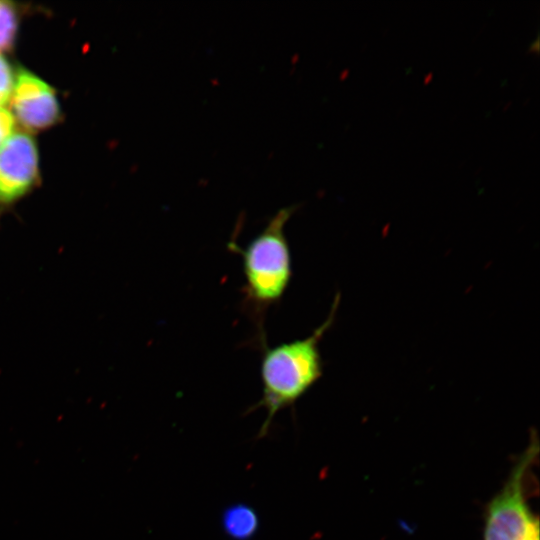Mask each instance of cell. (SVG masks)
Masks as SVG:
<instances>
[{
	"label": "cell",
	"mask_w": 540,
	"mask_h": 540,
	"mask_svg": "<svg viewBox=\"0 0 540 540\" xmlns=\"http://www.w3.org/2000/svg\"><path fill=\"white\" fill-rule=\"evenodd\" d=\"M337 304L338 297L326 321L311 335L273 347L264 345L260 365L262 397L254 409L261 407L267 413L258 438L268 434L277 413L293 406L322 376L319 343L334 321Z\"/></svg>",
	"instance_id": "1"
},
{
	"label": "cell",
	"mask_w": 540,
	"mask_h": 540,
	"mask_svg": "<svg viewBox=\"0 0 540 540\" xmlns=\"http://www.w3.org/2000/svg\"><path fill=\"white\" fill-rule=\"evenodd\" d=\"M295 209L281 208L245 247L234 241L228 243L229 250L242 259L244 304L258 323L261 315L281 300L292 279L291 251L284 228Z\"/></svg>",
	"instance_id": "2"
},
{
	"label": "cell",
	"mask_w": 540,
	"mask_h": 540,
	"mask_svg": "<svg viewBox=\"0 0 540 540\" xmlns=\"http://www.w3.org/2000/svg\"><path fill=\"white\" fill-rule=\"evenodd\" d=\"M538 452V440L533 436L486 508L484 540H539V519L532 512L526 494Z\"/></svg>",
	"instance_id": "3"
},
{
	"label": "cell",
	"mask_w": 540,
	"mask_h": 540,
	"mask_svg": "<svg viewBox=\"0 0 540 540\" xmlns=\"http://www.w3.org/2000/svg\"><path fill=\"white\" fill-rule=\"evenodd\" d=\"M10 96L12 116L25 131L40 132L60 121V103L54 89L22 66L16 68Z\"/></svg>",
	"instance_id": "4"
},
{
	"label": "cell",
	"mask_w": 540,
	"mask_h": 540,
	"mask_svg": "<svg viewBox=\"0 0 540 540\" xmlns=\"http://www.w3.org/2000/svg\"><path fill=\"white\" fill-rule=\"evenodd\" d=\"M39 179V156L26 132L11 134L0 147V202L10 203L31 190Z\"/></svg>",
	"instance_id": "5"
},
{
	"label": "cell",
	"mask_w": 540,
	"mask_h": 540,
	"mask_svg": "<svg viewBox=\"0 0 540 540\" xmlns=\"http://www.w3.org/2000/svg\"><path fill=\"white\" fill-rule=\"evenodd\" d=\"M221 527L231 540H251L260 529V517L251 505L234 503L223 510Z\"/></svg>",
	"instance_id": "6"
},
{
	"label": "cell",
	"mask_w": 540,
	"mask_h": 540,
	"mask_svg": "<svg viewBox=\"0 0 540 540\" xmlns=\"http://www.w3.org/2000/svg\"><path fill=\"white\" fill-rule=\"evenodd\" d=\"M19 28V12L14 3L0 1V52H10L15 46Z\"/></svg>",
	"instance_id": "7"
},
{
	"label": "cell",
	"mask_w": 540,
	"mask_h": 540,
	"mask_svg": "<svg viewBox=\"0 0 540 540\" xmlns=\"http://www.w3.org/2000/svg\"><path fill=\"white\" fill-rule=\"evenodd\" d=\"M13 70L9 61L0 54V106L8 101L13 87Z\"/></svg>",
	"instance_id": "8"
},
{
	"label": "cell",
	"mask_w": 540,
	"mask_h": 540,
	"mask_svg": "<svg viewBox=\"0 0 540 540\" xmlns=\"http://www.w3.org/2000/svg\"><path fill=\"white\" fill-rule=\"evenodd\" d=\"M14 127L12 114L3 106H0V145L11 135Z\"/></svg>",
	"instance_id": "9"
},
{
	"label": "cell",
	"mask_w": 540,
	"mask_h": 540,
	"mask_svg": "<svg viewBox=\"0 0 540 540\" xmlns=\"http://www.w3.org/2000/svg\"><path fill=\"white\" fill-rule=\"evenodd\" d=\"M529 50L530 51H538L539 50V37L538 36L535 39V41L533 43H531V45L529 46Z\"/></svg>",
	"instance_id": "10"
},
{
	"label": "cell",
	"mask_w": 540,
	"mask_h": 540,
	"mask_svg": "<svg viewBox=\"0 0 540 540\" xmlns=\"http://www.w3.org/2000/svg\"><path fill=\"white\" fill-rule=\"evenodd\" d=\"M432 76H433V73L428 72V74H426L425 77H424V82L425 83L429 82L432 79Z\"/></svg>",
	"instance_id": "11"
}]
</instances>
